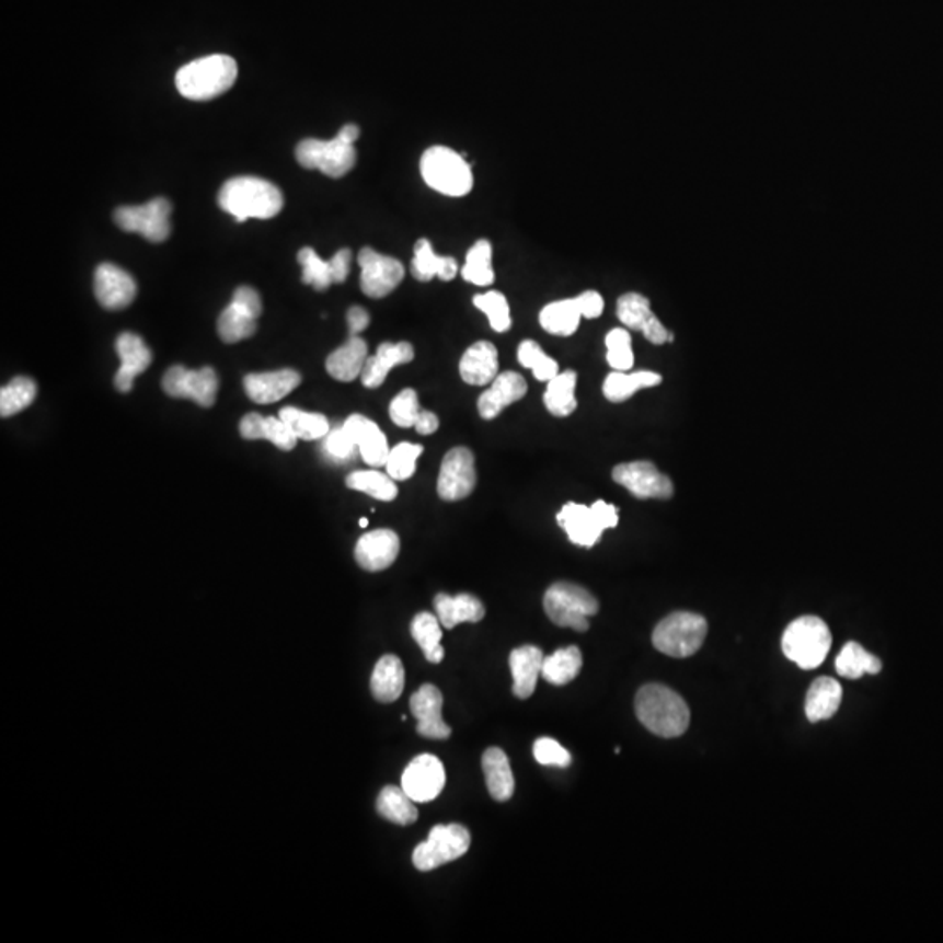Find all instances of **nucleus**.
Wrapping results in <instances>:
<instances>
[{"mask_svg": "<svg viewBox=\"0 0 943 943\" xmlns=\"http://www.w3.org/2000/svg\"><path fill=\"white\" fill-rule=\"evenodd\" d=\"M219 207L237 222L246 219H273L284 208L280 189L258 177H234L219 193Z\"/></svg>", "mask_w": 943, "mask_h": 943, "instance_id": "f257e3e1", "label": "nucleus"}, {"mask_svg": "<svg viewBox=\"0 0 943 943\" xmlns=\"http://www.w3.org/2000/svg\"><path fill=\"white\" fill-rule=\"evenodd\" d=\"M636 716L652 734L659 737H680L690 724L687 702L675 690L659 683L642 687L634 701Z\"/></svg>", "mask_w": 943, "mask_h": 943, "instance_id": "f03ea898", "label": "nucleus"}, {"mask_svg": "<svg viewBox=\"0 0 943 943\" xmlns=\"http://www.w3.org/2000/svg\"><path fill=\"white\" fill-rule=\"evenodd\" d=\"M238 78V65L228 55H210L184 65L175 76L179 93L196 102L225 95Z\"/></svg>", "mask_w": 943, "mask_h": 943, "instance_id": "7ed1b4c3", "label": "nucleus"}, {"mask_svg": "<svg viewBox=\"0 0 943 943\" xmlns=\"http://www.w3.org/2000/svg\"><path fill=\"white\" fill-rule=\"evenodd\" d=\"M419 172L428 187L449 198L467 196L474 187L469 161L451 147H428L419 161Z\"/></svg>", "mask_w": 943, "mask_h": 943, "instance_id": "20e7f679", "label": "nucleus"}, {"mask_svg": "<svg viewBox=\"0 0 943 943\" xmlns=\"http://www.w3.org/2000/svg\"><path fill=\"white\" fill-rule=\"evenodd\" d=\"M781 646L786 657L802 669H815L827 659L831 633L819 617L804 616L784 631Z\"/></svg>", "mask_w": 943, "mask_h": 943, "instance_id": "39448f33", "label": "nucleus"}, {"mask_svg": "<svg viewBox=\"0 0 943 943\" xmlns=\"http://www.w3.org/2000/svg\"><path fill=\"white\" fill-rule=\"evenodd\" d=\"M543 608L549 619L560 628L586 633L589 629V617L598 613L599 603L584 587L572 582H557L552 584L543 596Z\"/></svg>", "mask_w": 943, "mask_h": 943, "instance_id": "423d86ee", "label": "nucleus"}, {"mask_svg": "<svg viewBox=\"0 0 943 943\" xmlns=\"http://www.w3.org/2000/svg\"><path fill=\"white\" fill-rule=\"evenodd\" d=\"M556 519L575 545L590 549L599 542L605 530L619 525V508L603 501H596L590 507L570 502L561 508Z\"/></svg>", "mask_w": 943, "mask_h": 943, "instance_id": "0eeeda50", "label": "nucleus"}, {"mask_svg": "<svg viewBox=\"0 0 943 943\" xmlns=\"http://www.w3.org/2000/svg\"><path fill=\"white\" fill-rule=\"evenodd\" d=\"M706 634L708 622L704 617L698 613L675 612L657 624L652 634V643L657 651L669 657L687 659L690 655L698 654L706 640Z\"/></svg>", "mask_w": 943, "mask_h": 943, "instance_id": "6e6552de", "label": "nucleus"}, {"mask_svg": "<svg viewBox=\"0 0 943 943\" xmlns=\"http://www.w3.org/2000/svg\"><path fill=\"white\" fill-rule=\"evenodd\" d=\"M472 844L470 831L463 825H436L427 840L413 851V863L418 871H436L446 863L457 862L465 856Z\"/></svg>", "mask_w": 943, "mask_h": 943, "instance_id": "1a4fd4ad", "label": "nucleus"}, {"mask_svg": "<svg viewBox=\"0 0 943 943\" xmlns=\"http://www.w3.org/2000/svg\"><path fill=\"white\" fill-rule=\"evenodd\" d=\"M298 163L308 170H320L327 177H345L349 170L357 163V151L355 143L346 142L345 138L337 135L332 140H319V138H307L299 142L296 149Z\"/></svg>", "mask_w": 943, "mask_h": 943, "instance_id": "9d476101", "label": "nucleus"}, {"mask_svg": "<svg viewBox=\"0 0 943 943\" xmlns=\"http://www.w3.org/2000/svg\"><path fill=\"white\" fill-rule=\"evenodd\" d=\"M172 205L169 199L156 198L140 207H119L114 211L116 225L126 233L142 234L152 243H161L170 237Z\"/></svg>", "mask_w": 943, "mask_h": 943, "instance_id": "9b49d317", "label": "nucleus"}, {"mask_svg": "<svg viewBox=\"0 0 943 943\" xmlns=\"http://www.w3.org/2000/svg\"><path fill=\"white\" fill-rule=\"evenodd\" d=\"M163 390L173 399H191L202 407H211L219 390V378L211 367H170L163 378Z\"/></svg>", "mask_w": 943, "mask_h": 943, "instance_id": "f8f14e48", "label": "nucleus"}, {"mask_svg": "<svg viewBox=\"0 0 943 943\" xmlns=\"http://www.w3.org/2000/svg\"><path fill=\"white\" fill-rule=\"evenodd\" d=\"M358 266L363 269L360 287L367 298H387L388 294H392L404 280L405 269L401 261L379 254L369 246L358 254Z\"/></svg>", "mask_w": 943, "mask_h": 943, "instance_id": "ddd939ff", "label": "nucleus"}, {"mask_svg": "<svg viewBox=\"0 0 943 943\" xmlns=\"http://www.w3.org/2000/svg\"><path fill=\"white\" fill-rule=\"evenodd\" d=\"M478 483L474 452L455 448L444 457L437 479V493L446 502L463 501L472 495Z\"/></svg>", "mask_w": 943, "mask_h": 943, "instance_id": "4468645a", "label": "nucleus"}, {"mask_svg": "<svg viewBox=\"0 0 943 943\" xmlns=\"http://www.w3.org/2000/svg\"><path fill=\"white\" fill-rule=\"evenodd\" d=\"M612 478L616 483L621 484L631 495L640 501L645 498H663L668 501L675 493L671 479L659 472V469L651 461H631L622 463L613 469Z\"/></svg>", "mask_w": 943, "mask_h": 943, "instance_id": "2eb2a0df", "label": "nucleus"}, {"mask_svg": "<svg viewBox=\"0 0 943 943\" xmlns=\"http://www.w3.org/2000/svg\"><path fill=\"white\" fill-rule=\"evenodd\" d=\"M401 786L416 804L436 801L446 786L442 762L436 755H419L405 767Z\"/></svg>", "mask_w": 943, "mask_h": 943, "instance_id": "dca6fc26", "label": "nucleus"}, {"mask_svg": "<svg viewBox=\"0 0 943 943\" xmlns=\"http://www.w3.org/2000/svg\"><path fill=\"white\" fill-rule=\"evenodd\" d=\"M617 317L624 323V327L643 332V336L654 345L672 341L671 332L652 313L651 301L642 294H624L617 302Z\"/></svg>", "mask_w": 943, "mask_h": 943, "instance_id": "f3484780", "label": "nucleus"}, {"mask_svg": "<svg viewBox=\"0 0 943 943\" xmlns=\"http://www.w3.org/2000/svg\"><path fill=\"white\" fill-rule=\"evenodd\" d=\"M442 692L432 683H425L411 695L410 708L418 720L419 736L444 741L451 736V727L442 720Z\"/></svg>", "mask_w": 943, "mask_h": 943, "instance_id": "a211bd4d", "label": "nucleus"}, {"mask_svg": "<svg viewBox=\"0 0 943 943\" xmlns=\"http://www.w3.org/2000/svg\"><path fill=\"white\" fill-rule=\"evenodd\" d=\"M95 296L105 310H125L137 298V284L122 267L100 264L95 272Z\"/></svg>", "mask_w": 943, "mask_h": 943, "instance_id": "6ab92c4d", "label": "nucleus"}, {"mask_svg": "<svg viewBox=\"0 0 943 943\" xmlns=\"http://www.w3.org/2000/svg\"><path fill=\"white\" fill-rule=\"evenodd\" d=\"M401 552V539L392 530H375L364 534L355 545V560L367 572H381L395 563Z\"/></svg>", "mask_w": 943, "mask_h": 943, "instance_id": "aec40b11", "label": "nucleus"}, {"mask_svg": "<svg viewBox=\"0 0 943 943\" xmlns=\"http://www.w3.org/2000/svg\"><path fill=\"white\" fill-rule=\"evenodd\" d=\"M116 352L122 358V367L117 371L114 384L119 392L128 393L134 388L135 378L151 366V349L143 343L142 337L131 332H123L116 340Z\"/></svg>", "mask_w": 943, "mask_h": 943, "instance_id": "412c9836", "label": "nucleus"}, {"mask_svg": "<svg viewBox=\"0 0 943 943\" xmlns=\"http://www.w3.org/2000/svg\"><path fill=\"white\" fill-rule=\"evenodd\" d=\"M301 384V375L294 369L272 372H254L245 376L243 387L255 404H273L292 393Z\"/></svg>", "mask_w": 943, "mask_h": 943, "instance_id": "4be33fe9", "label": "nucleus"}, {"mask_svg": "<svg viewBox=\"0 0 943 943\" xmlns=\"http://www.w3.org/2000/svg\"><path fill=\"white\" fill-rule=\"evenodd\" d=\"M526 393H528V384L519 372H502L493 379L492 387L479 396V414L483 419H495L505 407L521 401Z\"/></svg>", "mask_w": 943, "mask_h": 943, "instance_id": "5701e85b", "label": "nucleus"}, {"mask_svg": "<svg viewBox=\"0 0 943 943\" xmlns=\"http://www.w3.org/2000/svg\"><path fill=\"white\" fill-rule=\"evenodd\" d=\"M343 427L354 437L358 446V452H360V457H363L367 465L375 467V469L387 467L390 448H388L387 436H384L383 432L379 430L375 422L366 418L363 414H352L343 423Z\"/></svg>", "mask_w": 943, "mask_h": 943, "instance_id": "b1692460", "label": "nucleus"}, {"mask_svg": "<svg viewBox=\"0 0 943 943\" xmlns=\"http://www.w3.org/2000/svg\"><path fill=\"white\" fill-rule=\"evenodd\" d=\"M498 352L490 341H478L467 348L460 360V376L465 383L484 387L498 376Z\"/></svg>", "mask_w": 943, "mask_h": 943, "instance_id": "393cba45", "label": "nucleus"}, {"mask_svg": "<svg viewBox=\"0 0 943 943\" xmlns=\"http://www.w3.org/2000/svg\"><path fill=\"white\" fill-rule=\"evenodd\" d=\"M545 655L539 646H519L508 655V664L514 678V693L519 699H530L537 689V681L542 675Z\"/></svg>", "mask_w": 943, "mask_h": 943, "instance_id": "a878e982", "label": "nucleus"}, {"mask_svg": "<svg viewBox=\"0 0 943 943\" xmlns=\"http://www.w3.org/2000/svg\"><path fill=\"white\" fill-rule=\"evenodd\" d=\"M414 358V348L410 343H383L379 345L375 357L367 358L366 367H364L363 384L366 388H378L384 383L388 372L392 371L393 367L404 366L410 364Z\"/></svg>", "mask_w": 943, "mask_h": 943, "instance_id": "bb28decb", "label": "nucleus"}, {"mask_svg": "<svg viewBox=\"0 0 943 943\" xmlns=\"http://www.w3.org/2000/svg\"><path fill=\"white\" fill-rule=\"evenodd\" d=\"M434 607L440 624L446 629L457 628L461 622L483 621L486 616V608L481 603V599L467 593L457 596L440 593L434 599Z\"/></svg>", "mask_w": 943, "mask_h": 943, "instance_id": "cd10ccee", "label": "nucleus"}, {"mask_svg": "<svg viewBox=\"0 0 943 943\" xmlns=\"http://www.w3.org/2000/svg\"><path fill=\"white\" fill-rule=\"evenodd\" d=\"M240 434L246 440H269L281 451H292L299 440L298 437L294 436L292 430L281 422L280 416L278 418H273V416L272 418H264L257 413L243 416L242 422H240Z\"/></svg>", "mask_w": 943, "mask_h": 943, "instance_id": "c85d7f7f", "label": "nucleus"}, {"mask_svg": "<svg viewBox=\"0 0 943 943\" xmlns=\"http://www.w3.org/2000/svg\"><path fill=\"white\" fill-rule=\"evenodd\" d=\"M367 358L369 357H367L366 341L363 337L352 336L345 345L329 355L325 367L332 378L349 383L363 375Z\"/></svg>", "mask_w": 943, "mask_h": 943, "instance_id": "c756f323", "label": "nucleus"}, {"mask_svg": "<svg viewBox=\"0 0 943 943\" xmlns=\"http://www.w3.org/2000/svg\"><path fill=\"white\" fill-rule=\"evenodd\" d=\"M411 272L418 281H430L436 276L442 281H451L457 276L458 263L457 258L437 255L428 240H419L414 245Z\"/></svg>", "mask_w": 943, "mask_h": 943, "instance_id": "7c9ffc66", "label": "nucleus"}, {"mask_svg": "<svg viewBox=\"0 0 943 943\" xmlns=\"http://www.w3.org/2000/svg\"><path fill=\"white\" fill-rule=\"evenodd\" d=\"M404 664L395 655H383L376 664L371 678V692L376 701L395 702L404 692Z\"/></svg>", "mask_w": 943, "mask_h": 943, "instance_id": "2f4dec72", "label": "nucleus"}, {"mask_svg": "<svg viewBox=\"0 0 943 943\" xmlns=\"http://www.w3.org/2000/svg\"><path fill=\"white\" fill-rule=\"evenodd\" d=\"M483 771L490 795L496 802H507L508 798H513L516 781H514L508 757L502 748H490L484 751Z\"/></svg>", "mask_w": 943, "mask_h": 943, "instance_id": "473e14b6", "label": "nucleus"}, {"mask_svg": "<svg viewBox=\"0 0 943 943\" xmlns=\"http://www.w3.org/2000/svg\"><path fill=\"white\" fill-rule=\"evenodd\" d=\"M842 702V687L833 678L823 677L810 686L806 698V716L813 724L831 718Z\"/></svg>", "mask_w": 943, "mask_h": 943, "instance_id": "72a5a7b5", "label": "nucleus"}, {"mask_svg": "<svg viewBox=\"0 0 943 943\" xmlns=\"http://www.w3.org/2000/svg\"><path fill=\"white\" fill-rule=\"evenodd\" d=\"M582 317L584 314H582L580 304H578L577 298H573L549 302L548 307L540 311L539 320L540 325L549 334L568 337L577 332Z\"/></svg>", "mask_w": 943, "mask_h": 943, "instance_id": "f704fd0d", "label": "nucleus"}, {"mask_svg": "<svg viewBox=\"0 0 943 943\" xmlns=\"http://www.w3.org/2000/svg\"><path fill=\"white\" fill-rule=\"evenodd\" d=\"M376 807H378L381 818L401 825V827H407V825L418 821L416 802L404 792L402 786H384L379 792Z\"/></svg>", "mask_w": 943, "mask_h": 943, "instance_id": "c9c22d12", "label": "nucleus"}, {"mask_svg": "<svg viewBox=\"0 0 943 943\" xmlns=\"http://www.w3.org/2000/svg\"><path fill=\"white\" fill-rule=\"evenodd\" d=\"M837 672L848 680H858L865 675H879L883 663L871 652H866L860 643H846L836 659Z\"/></svg>", "mask_w": 943, "mask_h": 943, "instance_id": "e433bc0d", "label": "nucleus"}, {"mask_svg": "<svg viewBox=\"0 0 943 943\" xmlns=\"http://www.w3.org/2000/svg\"><path fill=\"white\" fill-rule=\"evenodd\" d=\"M582 666H584V659L578 646L560 648L543 659L542 678L551 686H568L570 681L580 675Z\"/></svg>", "mask_w": 943, "mask_h": 943, "instance_id": "4c0bfd02", "label": "nucleus"}, {"mask_svg": "<svg viewBox=\"0 0 943 943\" xmlns=\"http://www.w3.org/2000/svg\"><path fill=\"white\" fill-rule=\"evenodd\" d=\"M439 617L430 612H422L414 617L411 622V634L414 642L418 643L425 659L432 664L442 663L444 646H442V628H440Z\"/></svg>", "mask_w": 943, "mask_h": 943, "instance_id": "58836bf2", "label": "nucleus"}, {"mask_svg": "<svg viewBox=\"0 0 943 943\" xmlns=\"http://www.w3.org/2000/svg\"><path fill=\"white\" fill-rule=\"evenodd\" d=\"M663 381L659 372L637 371L625 375L624 371H613L603 383V395L610 402H624L642 388L657 387Z\"/></svg>", "mask_w": 943, "mask_h": 943, "instance_id": "ea45409f", "label": "nucleus"}, {"mask_svg": "<svg viewBox=\"0 0 943 943\" xmlns=\"http://www.w3.org/2000/svg\"><path fill=\"white\" fill-rule=\"evenodd\" d=\"M575 388H577V372L575 371L560 372L556 378L549 381L548 390L543 395V404L552 416L565 418L577 410Z\"/></svg>", "mask_w": 943, "mask_h": 943, "instance_id": "a19ab883", "label": "nucleus"}, {"mask_svg": "<svg viewBox=\"0 0 943 943\" xmlns=\"http://www.w3.org/2000/svg\"><path fill=\"white\" fill-rule=\"evenodd\" d=\"M255 331H257V317L234 301H231V304L220 313L219 322H217L220 340L228 345L249 340V337L254 336Z\"/></svg>", "mask_w": 943, "mask_h": 943, "instance_id": "79ce46f5", "label": "nucleus"}, {"mask_svg": "<svg viewBox=\"0 0 943 943\" xmlns=\"http://www.w3.org/2000/svg\"><path fill=\"white\" fill-rule=\"evenodd\" d=\"M278 416L299 440L323 439L331 432L329 419L320 413H308L298 407H284Z\"/></svg>", "mask_w": 943, "mask_h": 943, "instance_id": "37998d69", "label": "nucleus"}, {"mask_svg": "<svg viewBox=\"0 0 943 943\" xmlns=\"http://www.w3.org/2000/svg\"><path fill=\"white\" fill-rule=\"evenodd\" d=\"M346 486L363 492L376 501L392 502L399 495L395 481L379 470H357L346 478Z\"/></svg>", "mask_w": 943, "mask_h": 943, "instance_id": "c03bdc74", "label": "nucleus"}, {"mask_svg": "<svg viewBox=\"0 0 943 943\" xmlns=\"http://www.w3.org/2000/svg\"><path fill=\"white\" fill-rule=\"evenodd\" d=\"M461 276L478 287H487L495 281L492 243L479 240L472 245L467 254L465 266L461 267Z\"/></svg>", "mask_w": 943, "mask_h": 943, "instance_id": "a18cd8bd", "label": "nucleus"}, {"mask_svg": "<svg viewBox=\"0 0 943 943\" xmlns=\"http://www.w3.org/2000/svg\"><path fill=\"white\" fill-rule=\"evenodd\" d=\"M37 396V384L34 379L18 376L11 383L0 390V416L9 418L26 410Z\"/></svg>", "mask_w": 943, "mask_h": 943, "instance_id": "49530a36", "label": "nucleus"}, {"mask_svg": "<svg viewBox=\"0 0 943 943\" xmlns=\"http://www.w3.org/2000/svg\"><path fill=\"white\" fill-rule=\"evenodd\" d=\"M298 261L302 266V281L311 285L314 290L323 292L332 284H336L332 261H323L310 246H304L299 251Z\"/></svg>", "mask_w": 943, "mask_h": 943, "instance_id": "de8ad7c7", "label": "nucleus"}, {"mask_svg": "<svg viewBox=\"0 0 943 943\" xmlns=\"http://www.w3.org/2000/svg\"><path fill=\"white\" fill-rule=\"evenodd\" d=\"M517 358L522 367H528L533 371L534 378L539 381H551L560 375V366L554 358L549 357L537 341H522L517 349Z\"/></svg>", "mask_w": 943, "mask_h": 943, "instance_id": "09e8293b", "label": "nucleus"}, {"mask_svg": "<svg viewBox=\"0 0 943 943\" xmlns=\"http://www.w3.org/2000/svg\"><path fill=\"white\" fill-rule=\"evenodd\" d=\"M423 446L419 444L401 442L390 449L387 461V474L393 481H407L416 472V463L422 457Z\"/></svg>", "mask_w": 943, "mask_h": 943, "instance_id": "8fccbe9b", "label": "nucleus"}, {"mask_svg": "<svg viewBox=\"0 0 943 943\" xmlns=\"http://www.w3.org/2000/svg\"><path fill=\"white\" fill-rule=\"evenodd\" d=\"M474 307L483 311L490 320L495 332H507L513 325L510 308L504 294L490 290V292L478 294L474 298Z\"/></svg>", "mask_w": 943, "mask_h": 943, "instance_id": "3c124183", "label": "nucleus"}, {"mask_svg": "<svg viewBox=\"0 0 943 943\" xmlns=\"http://www.w3.org/2000/svg\"><path fill=\"white\" fill-rule=\"evenodd\" d=\"M607 363L613 371L633 369L634 354L628 329H613L607 334Z\"/></svg>", "mask_w": 943, "mask_h": 943, "instance_id": "603ef678", "label": "nucleus"}, {"mask_svg": "<svg viewBox=\"0 0 943 943\" xmlns=\"http://www.w3.org/2000/svg\"><path fill=\"white\" fill-rule=\"evenodd\" d=\"M419 411L418 393L413 388H405L390 404V418L396 427L411 428L416 425Z\"/></svg>", "mask_w": 943, "mask_h": 943, "instance_id": "864d4df0", "label": "nucleus"}, {"mask_svg": "<svg viewBox=\"0 0 943 943\" xmlns=\"http://www.w3.org/2000/svg\"><path fill=\"white\" fill-rule=\"evenodd\" d=\"M323 439H325L323 440V451H325V455L332 461H337V463H345V461L352 460L355 457V452H357V442H355L352 434L343 425L329 432L327 436L323 437Z\"/></svg>", "mask_w": 943, "mask_h": 943, "instance_id": "5fc2aeb1", "label": "nucleus"}, {"mask_svg": "<svg viewBox=\"0 0 943 943\" xmlns=\"http://www.w3.org/2000/svg\"><path fill=\"white\" fill-rule=\"evenodd\" d=\"M533 757L540 766L566 767L572 766V755L565 750L556 739L552 737H540L533 745Z\"/></svg>", "mask_w": 943, "mask_h": 943, "instance_id": "6e6d98bb", "label": "nucleus"}, {"mask_svg": "<svg viewBox=\"0 0 943 943\" xmlns=\"http://www.w3.org/2000/svg\"><path fill=\"white\" fill-rule=\"evenodd\" d=\"M578 304H580L584 319H598L605 310V301L601 294L596 290H587V292L577 296Z\"/></svg>", "mask_w": 943, "mask_h": 943, "instance_id": "4d7b16f0", "label": "nucleus"}, {"mask_svg": "<svg viewBox=\"0 0 943 943\" xmlns=\"http://www.w3.org/2000/svg\"><path fill=\"white\" fill-rule=\"evenodd\" d=\"M233 301L238 302L240 307L245 308V310L251 311L254 317H261L263 313V302H261V296L255 292L252 287H238L237 292H234Z\"/></svg>", "mask_w": 943, "mask_h": 943, "instance_id": "13d9d810", "label": "nucleus"}, {"mask_svg": "<svg viewBox=\"0 0 943 943\" xmlns=\"http://www.w3.org/2000/svg\"><path fill=\"white\" fill-rule=\"evenodd\" d=\"M346 320H348L349 336H358L360 332L366 331L367 325L371 322V317L364 308L354 307L349 308Z\"/></svg>", "mask_w": 943, "mask_h": 943, "instance_id": "bf43d9fd", "label": "nucleus"}, {"mask_svg": "<svg viewBox=\"0 0 943 943\" xmlns=\"http://www.w3.org/2000/svg\"><path fill=\"white\" fill-rule=\"evenodd\" d=\"M334 266V275H336V284H343L348 278L349 266H352V251L349 249H341L336 255L331 258Z\"/></svg>", "mask_w": 943, "mask_h": 943, "instance_id": "052dcab7", "label": "nucleus"}, {"mask_svg": "<svg viewBox=\"0 0 943 943\" xmlns=\"http://www.w3.org/2000/svg\"><path fill=\"white\" fill-rule=\"evenodd\" d=\"M419 436H432L439 430V418L432 411H419L418 419L414 425Z\"/></svg>", "mask_w": 943, "mask_h": 943, "instance_id": "680f3d73", "label": "nucleus"}, {"mask_svg": "<svg viewBox=\"0 0 943 943\" xmlns=\"http://www.w3.org/2000/svg\"><path fill=\"white\" fill-rule=\"evenodd\" d=\"M337 135H340L341 138H345L346 142L355 143L357 142L358 137H360V128H358L357 125H346L340 129V134Z\"/></svg>", "mask_w": 943, "mask_h": 943, "instance_id": "e2e57ef3", "label": "nucleus"}, {"mask_svg": "<svg viewBox=\"0 0 943 943\" xmlns=\"http://www.w3.org/2000/svg\"><path fill=\"white\" fill-rule=\"evenodd\" d=\"M367 525H369V521H367L366 517H363V519H360V526H363V528H367Z\"/></svg>", "mask_w": 943, "mask_h": 943, "instance_id": "0e129e2a", "label": "nucleus"}]
</instances>
